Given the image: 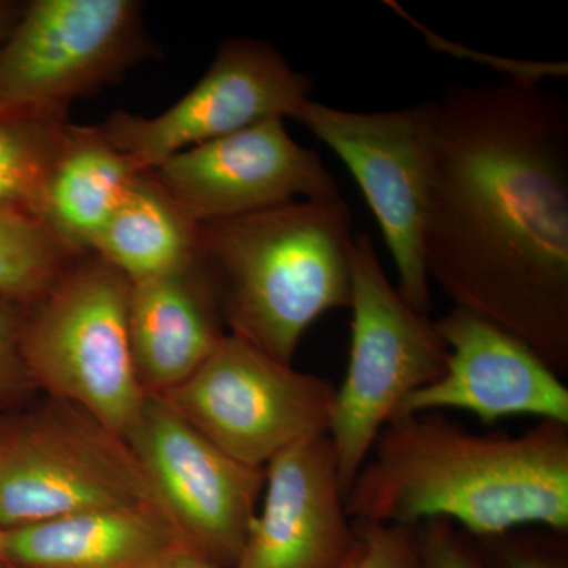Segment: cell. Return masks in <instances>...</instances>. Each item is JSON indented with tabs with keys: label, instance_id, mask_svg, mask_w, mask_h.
I'll use <instances>...</instances> for the list:
<instances>
[{
	"label": "cell",
	"instance_id": "17",
	"mask_svg": "<svg viewBox=\"0 0 568 568\" xmlns=\"http://www.w3.org/2000/svg\"><path fill=\"white\" fill-rule=\"evenodd\" d=\"M132 156L114 148L97 126L71 123L36 216L78 253H91L112 213L141 173Z\"/></svg>",
	"mask_w": 568,
	"mask_h": 568
},
{
	"label": "cell",
	"instance_id": "23",
	"mask_svg": "<svg viewBox=\"0 0 568 568\" xmlns=\"http://www.w3.org/2000/svg\"><path fill=\"white\" fill-rule=\"evenodd\" d=\"M386 3L395 11L396 14L405 17L409 24L416 26L433 50L450 52V54L462 55L459 59H469V61L493 67V69L503 73L508 81L540 85L541 81L547 80V78H556V80H559V78H566L568 74L567 62L517 61V59L495 58V55L478 54L477 51L466 48L465 44L454 43V41H448L447 39H443V37L428 31L424 26L418 24L414 18H410L409 14L403 10V7L398 6V3L392 2V0H387Z\"/></svg>",
	"mask_w": 568,
	"mask_h": 568
},
{
	"label": "cell",
	"instance_id": "21",
	"mask_svg": "<svg viewBox=\"0 0 568 568\" xmlns=\"http://www.w3.org/2000/svg\"><path fill=\"white\" fill-rule=\"evenodd\" d=\"M24 304L0 295V406L18 407L36 392L21 351Z\"/></svg>",
	"mask_w": 568,
	"mask_h": 568
},
{
	"label": "cell",
	"instance_id": "6",
	"mask_svg": "<svg viewBox=\"0 0 568 568\" xmlns=\"http://www.w3.org/2000/svg\"><path fill=\"white\" fill-rule=\"evenodd\" d=\"M153 54L138 0H33L0 44V115L69 122Z\"/></svg>",
	"mask_w": 568,
	"mask_h": 568
},
{
	"label": "cell",
	"instance_id": "7",
	"mask_svg": "<svg viewBox=\"0 0 568 568\" xmlns=\"http://www.w3.org/2000/svg\"><path fill=\"white\" fill-rule=\"evenodd\" d=\"M156 503L129 444L73 403L21 410L0 470V529Z\"/></svg>",
	"mask_w": 568,
	"mask_h": 568
},
{
	"label": "cell",
	"instance_id": "3",
	"mask_svg": "<svg viewBox=\"0 0 568 568\" xmlns=\"http://www.w3.org/2000/svg\"><path fill=\"white\" fill-rule=\"evenodd\" d=\"M224 324L283 364L316 320L351 306L353 215L343 197L197 224Z\"/></svg>",
	"mask_w": 568,
	"mask_h": 568
},
{
	"label": "cell",
	"instance_id": "13",
	"mask_svg": "<svg viewBox=\"0 0 568 568\" xmlns=\"http://www.w3.org/2000/svg\"><path fill=\"white\" fill-rule=\"evenodd\" d=\"M263 504L234 568H351L361 551L327 435L284 448L265 466Z\"/></svg>",
	"mask_w": 568,
	"mask_h": 568
},
{
	"label": "cell",
	"instance_id": "5",
	"mask_svg": "<svg viewBox=\"0 0 568 568\" xmlns=\"http://www.w3.org/2000/svg\"><path fill=\"white\" fill-rule=\"evenodd\" d=\"M349 265L353 342L327 432L346 495L384 426L444 375L450 355L436 323L390 283L368 234H354Z\"/></svg>",
	"mask_w": 568,
	"mask_h": 568
},
{
	"label": "cell",
	"instance_id": "28",
	"mask_svg": "<svg viewBox=\"0 0 568 568\" xmlns=\"http://www.w3.org/2000/svg\"><path fill=\"white\" fill-rule=\"evenodd\" d=\"M22 3L9 2V0H0V44L7 39L14 22L20 18Z\"/></svg>",
	"mask_w": 568,
	"mask_h": 568
},
{
	"label": "cell",
	"instance_id": "16",
	"mask_svg": "<svg viewBox=\"0 0 568 568\" xmlns=\"http://www.w3.org/2000/svg\"><path fill=\"white\" fill-rule=\"evenodd\" d=\"M181 549L190 548L155 503L3 530V558L14 568H152Z\"/></svg>",
	"mask_w": 568,
	"mask_h": 568
},
{
	"label": "cell",
	"instance_id": "9",
	"mask_svg": "<svg viewBox=\"0 0 568 568\" xmlns=\"http://www.w3.org/2000/svg\"><path fill=\"white\" fill-rule=\"evenodd\" d=\"M436 112V100L383 112L308 100L293 118L354 175L394 257L399 294L425 315L432 310L424 227Z\"/></svg>",
	"mask_w": 568,
	"mask_h": 568
},
{
	"label": "cell",
	"instance_id": "19",
	"mask_svg": "<svg viewBox=\"0 0 568 568\" xmlns=\"http://www.w3.org/2000/svg\"><path fill=\"white\" fill-rule=\"evenodd\" d=\"M81 254L31 212L0 209V295L29 305Z\"/></svg>",
	"mask_w": 568,
	"mask_h": 568
},
{
	"label": "cell",
	"instance_id": "26",
	"mask_svg": "<svg viewBox=\"0 0 568 568\" xmlns=\"http://www.w3.org/2000/svg\"><path fill=\"white\" fill-rule=\"evenodd\" d=\"M21 410L18 407L0 406V470L9 455L11 443H13L14 432H17L18 418ZM6 562L3 558V530L0 529V566Z\"/></svg>",
	"mask_w": 568,
	"mask_h": 568
},
{
	"label": "cell",
	"instance_id": "24",
	"mask_svg": "<svg viewBox=\"0 0 568 568\" xmlns=\"http://www.w3.org/2000/svg\"><path fill=\"white\" fill-rule=\"evenodd\" d=\"M480 540V549L489 555L488 559L480 558L488 568H568L567 544L562 538L547 540L504 534Z\"/></svg>",
	"mask_w": 568,
	"mask_h": 568
},
{
	"label": "cell",
	"instance_id": "8",
	"mask_svg": "<svg viewBox=\"0 0 568 568\" xmlns=\"http://www.w3.org/2000/svg\"><path fill=\"white\" fill-rule=\"evenodd\" d=\"M335 392L324 377L227 334L190 379L163 396L224 454L265 467L284 448L327 435Z\"/></svg>",
	"mask_w": 568,
	"mask_h": 568
},
{
	"label": "cell",
	"instance_id": "18",
	"mask_svg": "<svg viewBox=\"0 0 568 568\" xmlns=\"http://www.w3.org/2000/svg\"><path fill=\"white\" fill-rule=\"evenodd\" d=\"M91 253L130 283H140L196 260L200 233L152 171H141L93 242Z\"/></svg>",
	"mask_w": 568,
	"mask_h": 568
},
{
	"label": "cell",
	"instance_id": "20",
	"mask_svg": "<svg viewBox=\"0 0 568 568\" xmlns=\"http://www.w3.org/2000/svg\"><path fill=\"white\" fill-rule=\"evenodd\" d=\"M71 122L0 115V209L36 215Z\"/></svg>",
	"mask_w": 568,
	"mask_h": 568
},
{
	"label": "cell",
	"instance_id": "1",
	"mask_svg": "<svg viewBox=\"0 0 568 568\" xmlns=\"http://www.w3.org/2000/svg\"><path fill=\"white\" fill-rule=\"evenodd\" d=\"M426 274L457 308L568 368V103L537 84L436 99Z\"/></svg>",
	"mask_w": 568,
	"mask_h": 568
},
{
	"label": "cell",
	"instance_id": "27",
	"mask_svg": "<svg viewBox=\"0 0 568 568\" xmlns=\"http://www.w3.org/2000/svg\"><path fill=\"white\" fill-rule=\"evenodd\" d=\"M152 568H226L196 555L192 549H181Z\"/></svg>",
	"mask_w": 568,
	"mask_h": 568
},
{
	"label": "cell",
	"instance_id": "2",
	"mask_svg": "<svg viewBox=\"0 0 568 568\" xmlns=\"http://www.w3.org/2000/svg\"><path fill=\"white\" fill-rule=\"evenodd\" d=\"M354 521L418 526L435 518L489 538L525 526L568 530V425L476 435L436 413L384 426L346 495Z\"/></svg>",
	"mask_w": 568,
	"mask_h": 568
},
{
	"label": "cell",
	"instance_id": "4",
	"mask_svg": "<svg viewBox=\"0 0 568 568\" xmlns=\"http://www.w3.org/2000/svg\"><path fill=\"white\" fill-rule=\"evenodd\" d=\"M132 283L93 253L26 306L21 351L36 390L73 403L126 439L145 403L130 342Z\"/></svg>",
	"mask_w": 568,
	"mask_h": 568
},
{
	"label": "cell",
	"instance_id": "22",
	"mask_svg": "<svg viewBox=\"0 0 568 568\" xmlns=\"http://www.w3.org/2000/svg\"><path fill=\"white\" fill-rule=\"evenodd\" d=\"M354 523L361 551L351 568H422L417 526Z\"/></svg>",
	"mask_w": 568,
	"mask_h": 568
},
{
	"label": "cell",
	"instance_id": "12",
	"mask_svg": "<svg viewBox=\"0 0 568 568\" xmlns=\"http://www.w3.org/2000/svg\"><path fill=\"white\" fill-rule=\"evenodd\" d=\"M152 174L194 224L239 219L294 201L339 200L320 153L268 119L171 156Z\"/></svg>",
	"mask_w": 568,
	"mask_h": 568
},
{
	"label": "cell",
	"instance_id": "25",
	"mask_svg": "<svg viewBox=\"0 0 568 568\" xmlns=\"http://www.w3.org/2000/svg\"><path fill=\"white\" fill-rule=\"evenodd\" d=\"M417 532L422 568H488L450 519H429L417 526Z\"/></svg>",
	"mask_w": 568,
	"mask_h": 568
},
{
	"label": "cell",
	"instance_id": "10",
	"mask_svg": "<svg viewBox=\"0 0 568 568\" xmlns=\"http://www.w3.org/2000/svg\"><path fill=\"white\" fill-rule=\"evenodd\" d=\"M125 440L186 547L234 568L260 510L265 467L224 454L159 394L145 396Z\"/></svg>",
	"mask_w": 568,
	"mask_h": 568
},
{
	"label": "cell",
	"instance_id": "29",
	"mask_svg": "<svg viewBox=\"0 0 568 568\" xmlns=\"http://www.w3.org/2000/svg\"><path fill=\"white\" fill-rule=\"evenodd\" d=\"M0 568H14V567H11L10 564L3 562L2 566H0Z\"/></svg>",
	"mask_w": 568,
	"mask_h": 568
},
{
	"label": "cell",
	"instance_id": "11",
	"mask_svg": "<svg viewBox=\"0 0 568 568\" xmlns=\"http://www.w3.org/2000/svg\"><path fill=\"white\" fill-rule=\"evenodd\" d=\"M313 80L274 44L253 37L223 41L196 85L162 114L115 110L99 125L118 151L153 170L183 151L268 119H293L312 100Z\"/></svg>",
	"mask_w": 568,
	"mask_h": 568
},
{
	"label": "cell",
	"instance_id": "14",
	"mask_svg": "<svg viewBox=\"0 0 568 568\" xmlns=\"http://www.w3.org/2000/svg\"><path fill=\"white\" fill-rule=\"evenodd\" d=\"M436 327L450 351L446 372L410 395L396 417L463 409L487 425L511 416L568 425V388L532 347L457 306Z\"/></svg>",
	"mask_w": 568,
	"mask_h": 568
},
{
	"label": "cell",
	"instance_id": "15",
	"mask_svg": "<svg viewBox=\"0 0 568 568\" xmlns=\"http://www.w3.org/2000/svg\"><path fill=\"white\" fill-rule=\"evenodd\" d=\"M222 302L203 256L178 271L132 283L134 368L145 394L182 386L224 338Z\"/></svg>",
	"mask_w": 568,
	"mask_h": 568
}]
</instances>
